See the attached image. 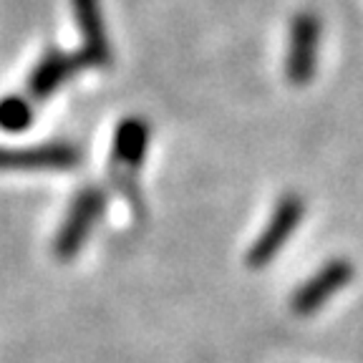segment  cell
I'll list each match as a JSON object with an SVG mask.
<instances>
[{
	"instance_id": "5",
	"label": "cell",
	"mask_w": 363,
	"mask_h": 363,
	"mask_svg": "<svg viewBox=\"0 0 363 363\" xmlns=\"http://www.w3.org/2000/svg\"><path fill=\"white\" fill-rule=\"evenodd\" d=\"M79 152L71 144H45L33 149H0L3 172H38V169H74Z\"/></svg>"
},
{
	"instance_id": "8",
	"label": "cell",
	"mask_w": 363,
	"mask_h": 363,
	"mask_svg": "<svg viewBox=\"0 0 363 363\" xmlns=\"http://www.w3.org/2000/svg\"><path fill=\"white\" fill-rule=\"evenodd\" d=\"M149 149V124L144 119H126L113 134V162L124 167H136L144 162Z\"/></svg>"
},
{
	"instance_id": "6",
	"label": "cell",
	"mask_w": 363,
	"mask_h": 363,
	"mask_svg": "<svg viewBox=\"0 0 363 363\" xmlns=\"http://www.w3.org/2000/svg\"><path fill=\"white\" fill-rule=\"evenodd\" d=\"M74 13L79 21L81 35H84V51L79 53L84 66H108L111 48L106 40L99 0H74Z\"/></svg>"
},
{
	"instance_id": "2",
	"label": "cell",
	"mask_w": 363,
	"mask_h": 363,
	"mask_svg": "<svg viewBox=\"0 0 363 363\" xmlns=\"http://www.w3.org/2000/svg\"><path fill=\"white\" fill-rule=\"evenodd\" d=\"M318 40H320L318 16L311 11L298 13L293 18V26H290L288 63H285V74H288L293 86L311 84L318 63Z\"/></svg>"
},
{
	"instance_id": "1",
	"label": "cell",
	"mask_w": 363,
	"mask_h": 363,
	"mask_svg": "<svg viewBox=\"0 0 363 363\" xmlns=\"http://www.w3.org/2000/svg\"><path fill=\"white\" fill-rule=\"evenodd\" d=\"M303 215H306V202L298 194H285L278 202V207H275V212H272L267 227L257 235L255 245L250 247V267H265L272 257L278 255L290 240V235L295 233V227L301 225Z\"/></svg>"
},
{
	"instance_id": "3",
	"label": "cell",
	"mask_w": 363,
	"mask_h": 363,
	"mask_svg": "<svg viewBox=\"0 0 363 363\" xmlns=\"http://www.w3.org/2000/svg\"><path fill=\"white\" fill-rule=\"evenodd\" d=\"M104 202H106L104 192L101 189H94V187L84 189V192L76 197L74 207H71L66 215V222H63V227L56 235V255L58 257L68 260V257H74L76 252L84 247L86 238H89V233L94 230V225H96L99 215H101Z\"/></svg>"
},
{
	"instance_id": "4",
	"label": "cell",
	"mask_w": 363,
	"mask_h": 363,
	"mask_svg": "<svg viewBox=\"0 0 363 363\" xmlns=\"http://www.w3.org/2000/svg\"><path fill=\"white\" fill-rule=\"evenodd\" d=\"M353 278V267L348 260H333L318 270L306 285L295 290L293 295V311L298 315H311L318 308H323L330 295H335L340 288H346Z\"/></svg>"
},
{
	"instance_id": "7",
	"label": "cell",
	"mask_w": 363,
	"mask_h": 363,
	"mask_svg": "<svg viewBox=\"0 0 363 363\" xmlns=\"http://www.w3.org/2000/svg\"><path fill=\"white\" fill-rule=\"evenodd\" d=\"M76 68H84L81 56H66V53L48 51L40 63L33 68L28 81L30 96L33 99H48L58 86H63L68 81V76L74 74Z\"/></svg>"
},
{
	"instance_id": "9",
	"label": "cell",
	"mask_w": 363,
	"mask_h": 363,
	"mask_svg": "<svg viewBox=\"0 0 363 363\" xmlns=\"http://www.w3.org/2000/svg\"><path fill=\"white\" fill-rule=\"evenodd\" d=\"M33 121V108L26 99L8 96L0 101V129L3 131H23Z\"/></svg>"
}]
</instances>
